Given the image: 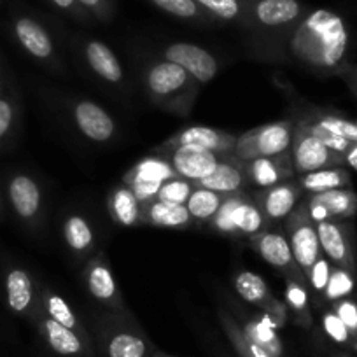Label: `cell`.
Returning <instances> with one entry per match:
<instances>
[{"label": "cell", "instance_id": "2e32d148", "mask_svg": "<svg viewBox=\"0 0 357 357\" xmlns=\"http://www.w3.org/2000/svg\"><path fill=\"white\" fill-rule=\"evenodd\" d=\"M74 119L82 135L93 142H107L114 135V119L95 102H77L74 107Z\"/></svg>", "mask_w": 357, "mask_h": 357}, {"label": "cell", "instance_id": "b9f144b4", "mask_svg": "<svg viewBox=\"0 0 357 357\" xmlns=\"http://www.w3.org/2000/svg\"><path fill=\"white\" fill-rule=\"evenodd\" d=\"M307 125H308V128L312 130V133H314L315 137H319V140H321L326 147H329L333 153L342 154L343 156V154L349 151V147L352 146V142H349V140L343 139V137L336 135V133L329 132V130L322 128V126H319L317 123H314L312 119H307Z\"/></svg>", "mask_w": 357, "mask_h": 357}, {"label": "cell", "instance_id": "d4e9b609", "mask_svg": "<svg viewBox=\"0 0 357 357\" xmlns=\"http://www.w3.org/2000/svg\"><path fill=\"white\" fill-rule=\"evenodd\" d=\"M84 54L91 70L97 72L102 79L112 84L121 82L123 67L111 47L105 46L100 40H89L84 47Z\"/></svg>", "mask_w": 357, "mask_h": 357}, {"label": "cell", "instance_id": "ee69618b", "mask_svg": "<svg viewBox=\"0 0 357 357\" xmlns=\"http://www.w3.org/2000/svg\"><path fill=\"white\" fill-rule=\"evenodd\" d=\"M333 312L342 319L343 324L350 331V335L357 336V303L352 298H343V300L333 303Z\"/></svg>", "mask_w": 357, "mask_h": 357}, {"label": "cell", "instance_id": "60d3db41", "mask_svg": "<svg viewBox=\"0 0 357 357\" xmlns=\"http://www.w3.org/2000/svg\"><path fill=\"white\" fill-rule=\"evenodd\" d=\"M331 268H333V263L324 256V254H322V256L312 264L310 270H308L307 287H310L312 293H314L315 296L324 298L326 286H328L329 275H331Z\"/></svg>", "mask_w": 357, "mask_h": 357}, {"label": "cell", "instance_id": "6da1fadb", "mask_svg": "<svg viewBox=\"0 0 357 357\" xmlns=\"http://www.w3.org/2000/svg\"><path fill=\"white\" fill-rule=\"evenodd\" d=\"M349 44L345 22L329 9L307 13L289 36L291 54L322 74H340L347 67Z\"/></svg>", "mask_w": 357, "mask_h": 357}, {"label": "cell", "instance_id": "ba28073f", "mask_svg": "<svg viewBox=\"0 0 357 357\" xmlns=\"http://www.w3.org/2000/svg\"><path fill=\"white\" fill-rule=\"evenodd\" d=\"M158 154L170 163L178 177L188 178L195 184L211 175L225 158L222 154L200 149V147H175V149L160 151Z\"/></svg>", "mask_w": 357, "mask_h": 357}, {"label": "cell", "instance_id": "816d5d0a", "mask_svg": "<svg viewBox=\"0 0 357 357\" xmlns=\"http://www.w3.org/2000/svg\"><path fill=\"white\" fill-rule=\"evenodd\" d=\"M151 357H174V356H170V354L160 352V350H153V354H151Z\"/></svg>", "mask_w": 357, "mask_h": 357}, {"label": "cell", "instance_id": "f6af8a7d", "mask_svg": "<svg viewBox=\"0 0 357 357\" xmlns=\"http://www.w3.org/2000/svg\"><path fill=\"white\" fill-rule=\"evenodd\" d=\"M16 121V105L11 98H0V142L9 135Z\"/></svg>", "mask_w": 357, "mask_h": 357}, {"label": "cell", "instance_id": "5b68a950", "mask_svg": "<svg viewBox=\"0 0 357 357\" xmlns=\"http://www.w3.org/2000/svg\"><path fill=\"white\" fill-rule=\"evenodd\" d=\"M321 242L322 254L335 266L357 272L356 238H354L352 222L349 221H324L315 225Z\"/></svg>", "mask_w": 357, "mask_h": 357}, {"label": "cell", "instance_id": "cb8c5ba5", "mask_svg": "<svg viewBox=\"0 0 357 357\" xmlns=\"http://www.w3.org/2000/svg\"><path fill=\"white\" fill-rule=\"evenodd\" d=\"M268 225L270 222L266 221L256 202L250 200L247 195H242L231 214L233 236H249V238H252V236L266 231Z\"/></svg>", "mask_w": 357, "mask_h": 357}, {"label": "cell", "instance_id": "9c48e42d", "mask_svg": "<svg viewBox=\"0 0 357 357\" xmlns=\"http://www.w3.org/2000/svg\"><path fill=\"white\" fill-rule=\"evenodd\" d=\"M240 165L243 168L249 188H256V191L268 190V188L286 183L294 177V168L289 153L240 161Z\"/></svg>", "mask_w": 357, "mask_h": 357}, {"label": "cell", "instance_id": "e0dca14e", "mask_svg": "<svg viewBox=\"0 0 357 357\" xmlns=\"http://www.w3.org/2000/svg\"><path fill=\"white\" fill-rule=\"evenodd\" d=\"M197 186L207 188V190L215 191V193L229 197V195L247 193L249 184H247L245 174H243L240 161L233 158L231 154H228V156L222 158L221 163L215 167V170L211 175H207L205 178H202L200 183H197Z\"/></svg>", "mask_w": 357, "mask_h": 357}, {"label": "cell", "instance_id": "f1b7e54d", "mask_svg": "<svg viewBox=\"0 0 357 357\" xmlns=\"http://www.w3.org/2000/svg\"><path fill=\"white\" fill-rule=\"evenodd\" d=\"M178 177L170 167L163 156H153L146 158V160L139 161L128 174L125 175L123 183L132 184V183H167L168 178Z\"/></svg>", "mask_w": 357, "mask_h": 357}, {"label": "cell", "instance_id": "bcb514c9", "mask_svg": "<svg viewBox=\"0 0 357 357\" xmlns=\"http://www.w3.org/2000/svg\"><path fill=\"white\" fill-rule=\"evenodd\" d=\"M77 2L86 13H91V15L97 16L98 20H104V22L111 20L112 15H114L112 0H77Z\"/></svg>", "mask_w": 357, "mask_h": 357}, {"label": "cell", "instance_id": "7bdbcfd3", "mask_svg": "<svg viewBox=\"0 0 357 357\" xmlns=\"http://www.w3.org/2000/svg\"><path fill=\"white\" fill-rule=\"evenodd\" d=\"M322 328H324L326 335L336 343H349L350 338H352V335H350V331L347 329V326L343 324L342 319L333 312V308L322 314Z\"/></svg>", "mask_w": 357, "mask_h": 357}, {"label": "cell", "instance_id": "8d00e7d4", "mask_svg": "<svg viewBox=\"0 0 357 357\" xmlns=\"http://www.w3.org/2000/svg\"><path fill=\"white\" fill-rule=\"evenodd\" d=\"M354 291H356V273L333 264L329 282L324 291V300L329 303H335L343 298H350Z\"/></svg>", "mask_w": 357, "mask_h": 357}, {"label": "cell", "instance_id": "d590c367", "mask_svg": "<svg viewBox=\"0 0 357 357\" xmlns=\"http://www.w3.org/2000/svg\"><path fill=\"white\" fill-rule=\"evenodd\" d=\"M149 2L167 15L175 16L178 20H190V22H211V20H214L195 0H149Z\"/></svg>", "mask_w": 357, "mask_h": 357}, {"label": "cell", "instance_id": "681fc988", "mask_svg": "<svg viewBox=\"0 0 357 357\" xmlns=\"http://www.w3.org/2000/svg\"><path fill=\"white\" fill-rule=\"evenodd\" d=\"M343 161H345L347 167L357 170V142H354L352 146L349 147V151L343 154Z\"/></svg>", "mask_w": 357, "mask_h": 357}, {"label": "cell", "instance_id": "3957f363", "mask_svg": "<svg viewBox=\"0 0 357 357\" xmlns=\"http://www.w3.org/2000/svg\"><path fill=\"white\" fill-rule=\"evenodd\" d=\"M289 154L296 175L321 170V168L343 167L345 165L342 154L333 153L329 147H326L319 140V137L312 133L307 121H300L294 125V137Z\"/></svg>", "mask_w": 357, "mask_h": 357}, {"label": "cell", "instance_id": "7a4b0ae2", "mask_svg": "<svg viewBox=\"0 0 357 357\" xmlns=\"http://www.w3.org/2000/svg\"><path fill=\"white\" fill-rule=\"evenodd\" d=\"M294 137L293 121H275L268 125L257 126L236 137L233 158L238 161L256 160L264 156H279L289 153Z\"/></svg>", "mask_w": 357, "mask_h": 357}, {"label": "cell", "instance_id": "4316f807", "mask_svg": "<svg viewBox=\"0 0 357 357\" xmlns=\"http://www.w3.org/2000/svg\"><path fill=\"white\" fill-rule=\"evenodd\" d=\"M308 198L322 205L331 221H349L357 214V193L352 188L315 193Z\"/></svg>", "mask_w": 357, "mask_h": 357}, {"label": "cell", "instance_id": "f907efd6", "mask_svg": "<svg viewBox=\"0 0 357 357\" xmlns=\"http://www.w3.org/2000/svg\"><path fill=\"white\" fill-rule=\"evenodd\" d=\"M340 74L345 75L347 81H349V84L352 86L354 93L357 95V67L356 68H354V67H345L342 72H340Z\"/></svg>", "mask_w": 357, "mask_h": 357}, {"label": "cell", "instance_id": "836d02e7", "mask_svg": "<svg viewBox=\"0 0 357 357\" xmlns=\"http://www.w3.org/2000/svg\"><path fill=\"white\" fill-rule=\"evenodd\" d=\"M63 238L72 249V252L84 254L93 245L95 233L89 222L86 221V218L79 214H72L63 222Z\"/></svg>", "mask_w": 357, "mask_h": 357}, {"label": "cell", "instance_id": "5bb4252c", "mask_svg": "<svg viewBox=\"0 0 357 357\" xmlns=\"http://www.w3.org/2000/svg\"><path fill=\"white\" fill-rule=\"evenodd\" d=\"M84 282L88 293L102 303L104 307L112 308L116 312H125L121 296H119L118 286H116L114 275H112L111 264L105 259L104 254H98L88 268L84 270Z\"/></svg>", "mask_w": 357, "mask_h": 357}, {"label": "cell", "instance_id": "8992f818", "mask_svg": "<svg viewBox=\"0 0 357 357\" xmlns=\"http://www.w3.org/2000/svg\"><path fill=\"white\" fill-rule=\"evenodd\" d=\"M243 22L261 29L296 25L307 13L300 0H242Z\"/></svg>", "mask_w": 357, "mask_h": 357}, {"label": "cell", "instance_id": "e575fe53", "mask_svg": "<svg viewBox=\"0 0 357 357\" xmlns=\"http://www.w3.org/2000/svg\"><path fill=\"white\" fill-rule=\"evenodd\" d=\"M286 305L301 326L310 328L312 314L308 303V287L305 284L286 279Z\"/></svg>", "mask_w": 357, "mask_h": 357}, {"label": "cell", "instance_id": "8fae6325", "mask_svg": "<svg viewBox=\"0 0 357 357\" xmlns=\"http://www.w3.org/2000/svg\"><path fill=\"white\" fill-rule=\"evenodd\" d=\"M163 60L181 65L184 70L190 72L195 81L202 84L211 82L219 70L218 60L207 50L188 43H175L165 47Z\"/></svg>", "mask_w": 357, "mask_h": 357}, {"label": "cell", "instance_id": "7c38bea8", "mask_svg": "<svg viewBox=\"0 0 357 357\" xmlns=\"http://www.w3.org/2000/svg\"><path fill=\"white\" fill-rule=\"evenodd\" d=\"M301 197H303V190L300 184L296 181H286L268 190L256 191L254 202L268 222H279L286 221L287 215L298 207Z\"/></svg>", "mask_w": 357, "mask_h": 357}, {"label": "cell", "instance_id": "1f68e13d", "mask_svg": "<svg viewBox=\"0 0 357 357\" xmlns=\"http://www.w3.org/2000/svg\"><path fill=\"white\" fill-rule=\"evenodd\" d=\"M225 198V195L215 193V191L207 190V188L197 186L191 193L190 200L186 202V208L191 218L197 219V221L211 222L219 212V208H221Z\"/></svg>", "mask_w": 357, "mask_h": 357}, {"label": "cell", "instance_id": "f546056e", "mask_svg": "<svg viewBox=\"0 0 357 357\" xmlns=\"http://www.w3.org/2000/svg\"><path fill=\"white\" fill-rule=\"evenodd\" d=\"M233 286H235L236 294L243 301L256 305V307L263 308V310L275 300L272 293H270V289H268L263 277H259L254 272H247V270L245 272H238L235 279H233Z\"/></svg>", "mask_w": 357, "mask_h": 357}, {"label": "cell", "instance_id": "44dd1931", "mask_svg": "<svg viewBox=\"0 0 357 357\" xmlns=\"http://www.w3.org/2000/svg\"><path fill=\"white\" fill-rule=\"evenodd\" d=\"M105 352L107 357H151L146 338L126 326L109 329L105 335Z\"/></svg>", "mask_w": 357, "mask_h": 357}, {"label": "cell", "instance_id": "d6a6232c", "mask_svg": "<svg viewBox=\"0 0 357 357\" xmlns=\"http://www.w3.org/2000/svg\"><path fill=\"white\" fill-rule=\"evenodd\" d=\"M219 317H221V324L222 328H225V333L226 336H228L229 343H231L233 349H235V352L238 354L240 357H272L245 335L242 326H240L228 312L221 310L219 312Z\"/></svg>", "mask_w": 357, "mask_h": 357}, {"label": "cell", "instance_id": "83f0119b", "mask_svg": "<svg viewBox=\"0 0 357 357\" xmlns=\"http://www.w3.org/2000/svg\"><path fill=\"white\" fill-rule=\"evenodd\" d=\"M242 329L256 345H259L261 349L264 350V352L270 354L272 357H282L284 345L282 342H280V336L277 335V328L270 322V319H268L266 315L261 314L257 315V317L249 319V321L242 326Z\"/></svg>", "mask_w": 357, "mask_h": 357}, {"label": "cell", "instance_id": "ac0fdd59", "mask_svg": "<svg viewBox=\"0 0 357 357\" xmlns=\"http://www.w3.org/2000/svg\"><path fill=\"white\" fill-rule=\"evenodd\" d=\"M16 40L20 46L33 56L36 60H50L54 54V44L47 30L40 25L37 20L29 18V16H20L15 20L13 25Z\"/></svg>", "mask_w": 357, "mask_h": 357}, {"label": "cell", "instance_id": "d6986e66", "mask_svg": "<svg viewBox=\"0 0 357 357\" xmlns=\"http://www.w3.org/2000/svg\"><path fill=\"white\" fill-rule=\"evenodd\" d=\"M40 333L50 349L63 357H82L86 354V340L72 329L65 328L60 322L44 315L40 319Z\"/></svg>", "mask_w": 357, "mask_h": 357}, {"label": "cell", "instance_id": "4dcf8cb0", "mask_svg": "<svg viewBox=\"0 0 357 357\" xmlns=\"http://www.w3.org/2000/svg\"><path fill=\"white\" fill-rule=\"evenodd\" d=\"M40 305H43V310L47 317L60 322L61 326L72 329V331H75L79 336H82V338L86 340L84 326H82V322L79 321L75 312L72 310L70 303H68L65 298H61L60 294L53 293V291H44Z\"/></svg>", "mask_w": 357, "mask_h": 357}, {"label": "cell", "instance_id": "9a60e30c", "mask_svg": "<svg viewBox=\"0 0 357 357\" xmlns=\"http://www.w3.org/2000/svg\"><path fill=\"white\" fill-rule=\"evenodd\" d=\"M8 198L15 214L23 222H33L43 208V191L36 178L16 174L8 184Z\"/></svg>", "mask_w": 357, "mask_h": 357}, {"label": "cell", "instance_id": "52a82bcc", "mask_svg": "<svg viewBox=\"0 0 357 357\" xmlns=\"http://www.w3.org/2000/svg\"><path fill=\"white\" fill-rule=\"evenodd\" d=\"M256 252L266 261L270 266L277 268L279 272L286 275V279L296 280L307 286V277L301 272L300 266L296 264L291 250L289 240H287L286 233L275 229V231H263L259 235L250 238Z\"/></svg>", "mask_w": 357, "mask_h": 357}, {"label": "cell", "instance_id": "277c9868", "mask_svg": "<svg viewBox=\"0 0 357 357\" xmlns=\"http://www.w3.org/2000/svg\"><path fill=\"white\" fill-rule=\"evenodd\" d=\"M284 229L287 233L286 236L289 240L294 261L307 277L312 264L322 256V249L315 222L308 218L305 205H300L287 215L284 221Z\"/></svg>", "mask_w": 357, "mask_h": 357}, {"label": "cell", "instance_id": "7dc6e473", "mask_svg": "<svg viewBox=\"0 0 357 357\" xmlns=\"http://www.w3.org/2000/svg\"><path fill=\"white\" fill-rule=\"evenodd\" d=\"M287 310H289V308H287V305L284 303V301L277 300V298H275L272 303L264 308L263 314L266 315L268 319H270V322H272L275 328H282V326L286 324V321H287Z\"/></svg>", "mask_w": 357, "mask_h": 357}, {"label": "cell", "instance_id": "f5cc1de1", "mask_svg": "<svg viewBox=\"0 0 357 357\" xmlns=\"http://www.w3.org/2000/svg\"><path fill=\"white\" fill-rule=\"evenodd\" d=\"M0 98H2V84H0Z\"/></svg>", "mask_w": 357, "mask_h": 357}, {"label": "cell", "instance_id": "ffe728a7", "mask_svg": "<svg viewBox=\"0 0 357 357\" xmlns=\"http://www.w3.org/2000/svg\"><path fill=\"white\" fill-rule=\"evenodd\" d=\"M6 300L8 307L18 315H29L36 307V289L32 277L23 268H11L6 273Z\"/></svg>", "mask_w": 357, "mask_h": 357}, {"label": "cell", "instance_id": "30bf717a", "mask_svg": "<svg viewBox=\"0 0 357 357\" xmlns=\"http://www.w3.org/2000/svg\"><path fill=\"white\" fill-rule=\"evenodd\" d=\"M146 86L149 93L160 100H170L193 86V77L181 65L161 60L151 65L146 72Z\"/></svg>", "mask_w": 357, "mask_h": 357}, {"label": "cell", "instance_id": "4fadbf2b", "mask_svg": "<svg viewBox=\"0 0 357 357\" xmlns=\"http://www.w3.org/2000/svg\"><path fill=\"white\" fill-rule=\"evenodd\" d=\"M236 137L222 130L208 128V126H190L183 132L175 133L174 137L163 144V149H175V147H200V149L212 151V153L228 156L235 149Z\"/></svg>", "mask_w": 357, "mask_h": 357}, {"label": "cell", "instance_id": "7402d4cb", "mask_svg": "<svg viewBox=\"0 0 357 357\" xmlns=\"http://www.w3.org/2000/svg\"><path fill=\"white\" fill-rule=\"evenodd\" d=\"M193 218L188 212L186 205L168 204L161 200H151L142 204V219L140 222L160 226V228H186Z\"/></svg>", "mask_w": 357, "mask_h": 357}, {"label": "cell", "instance_id": "f35d334b", "mask_svg": "<svg viewBox=\"0 0 357 357\" xmlns=\"http://www.w3.org/2000/svg\"><path fill=\"white\" fill-rule=\"evenodd\" d=\"M195 188H197V184L188 181V178H183V177L168 178L167 183H163V186H161L156 200L168 202V204L186 205V202L190 200Z\"/></svg>", "mask_w": 357, "mask_h": 357}, {"label": "cell", "instance_id": "74e56055", "mask_svg": "<svg viewBox=\"0 0 357 357\" xmlns=\"http://www.w3.org/2000/svg\"><path fill=\"white\" fill-rule=\"evenodd\" d=\"M205 13L222 22H243L242 0H195Z\"/></svg>", "mask_w": 357, "mask_h": 357}, {"label": "cell", "instance_id": "484cf974", "mask_svg": "<svg viewBox=\"0 0 357 357\" xmlns=\"http://www.w3.org/2000/svg\"><path fill=\"white\" fill-rule=\"evenodd\" d=\"M109 214L118 225L135 226L142 219V204L126 184L114 188L107 198Z\"/></svg>", "mask_w": 357, "mask_h": 357}, {"label": "cell", "instance_id": "603a6c76", "mask_svg": "<svg viewBox=\"0 0 357 357\" xmlns=\"http://www.w3.org/2000/svg\"><path fill=\"white\" fill-rule=\"evenodd\" d=\"M296 183L303 190V193H324L331 190H343V188L352 186L350 174L343 167L321 168V170L308 172V174L298 175Z\"/></svg>", "mask_w": 357, "mask_h": 357}, {"label": "cell", "instance_id": "c3c4849f", "mask_svg": "<svg viewBox=\"0 0 357 357\" xmlns=\"http://www.w3.org/2000/svg\"><path fill=\"white\" fill-rule=\"evenodd\" d=\"M51 2H53L58 9H61V11L70 13V15L77 16V18L81 20H84L86 16H88V13L81 8V4H79L77 0H51Z\"/></svg>", "mask_w": 357, "mask_h": 357}, {"label": "cell", "instance_id": "ab89813d", "mask_svg": "<svg viewBox=\"0 0 357 357\" xmlns=\"http://www.w3.org/2000/svg\"><path fill=\"white\" fill-rule=\"evenodd\" d=\"M312 121L317 123L322 128L329 130V132L336 133V135L343 137L349 142H357V121L336 114H317L315 118H312Z\"/></svg>", "mask_w": 357, "mask_h": 357}]
</instances>
